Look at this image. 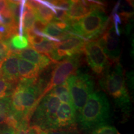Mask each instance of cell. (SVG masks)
Returning <instances> with one entry per match:
<instances>
[{
    "label": "cell",
    "mask_w": 134,
    "mask_h": 134,
    "mask_svg": "<svg viewBox=\"0 0 134 134\" xmlns=\"http://www.w3.org/2000/svg\"><path fill=\"white\" fill-rule=\"evenodd\" d=\"M38 79L19 80L11 96L13 114L19 124L29 122L37 106V100L42 93Z\"/></svg>",
    "instance_id": "cell-1"
},
{
    "label": "cell",
    "mask_w": 134,
    "mask_h": 134,
    "mask_svg": "<svg viewBox=\"0 0 134 134\" xmlns=\"http://www.w3.org/2000/svg\"><path fill=\"white\" fill-rule=\"evenodd\" d=\"M110 117V104L104 93L93 92L86 104L77 114L76 120L80 128L91 131L100 125L108 124Z\"/></svg>",
    "instance_id": "cell-2"
},
{
    "label": "cell",
    "mask_w": 134,
    "mask_h": 134,
    "mask_svg": "<svg viewBox=\"0 0 134 134\" xmlns=\"http://www.w3.org/2000/svg\"><path fill=\"white\" fill-rule=\"evenodd\" d=\"M99 85L109 96L115 99L117 105L127 108L130 104V98L127 91L124 73L119 62L109 65L103 73Z\"/></svg>",
    "instance_id": "cell-3"
},
{
    "label": "cell",
    "mask_w": 134,
    "mask_h": 134,
    "mask_svg": "<svg viewBox=\"0 0 134 134\" xmlns=\"http://www.w3.org/2000/svg\"><path fill=\"white\" fill-rule=\"evenodd\" d=\"M109 18L103 6H100L90 14L70 25V32L85 41L97 37L107 27Z\"/></svg>",
    "instance_id": "cell-4"
},
{
    "label": "cell",
    "mask_w": 134,
    "mask_h": 134,
    "mask_svg": "<svg viewBox=\"0 0 134 134\" xmlns=\"http://www.w3.org/2000/svg\"><path fill=\"white\" fill-rule=\"evenodd\" d=\"M72 104L77 114L86 104L94 90V82L86 73L76 71L67 80Z\"/></svg>",
    "instance_id": "cell-5"
},
{
    "label": "cell",
    "mask_w": 134,
    "mask_h": 134,
    "mask_svg": "<svg viewBox=\"0 0 134 134\" xmlns=\"http://www.w3.org/2000/svg\"><path fill=\"white\" fill-rule=\"evenodd\" d=\"M60 100L49 92L38 103L34 112L32 125L39 127L42 130L55 129L56 115Z\"/></svg>",
    "instance_id": "cell-6"
},
{
    "label": "cell",
    "mask_w": 134,
    "mask_h": 134,
    "mask_svg": "<svg viewBox=\"0 0 134 134\" xmlns=\"http://www.w3.org/2000/svg\"><path fill=\"white\" fill-rule=\"evenodd\" d=\"M79 65V55L67 57L58 62L53 70L49 83L38 98L37 105L43 97L46 96L52 89L66 82L69 77L77 71Z\"/></svg>",
    "instance_id": "cell-7"
},
{
    "label": "cell",
    "mask_w": 134,
    "mask_h": 134,
    "mask_svg": "<svg viewBox=\"0 0 134 134\" xmlns=\"http://www.w3.org/2000/svg\"><path fill=\"white\" fill-rule=\"evenodd\" d=\"M86 42L80 37L72 36L62 41L55 42V49L48 57L53 62H57L64 58L79 55L83 51Z\"/></svg>",
    "instance_id": "cell-8"
},
{
    "label": "cell",
    "mask_w": 134,
    "mask_h": 134,
    "mask_svg": "<svg viewBox=\"0 0 134 134\" xmlns=\"http://www.w3.org/2000/svg\"><path fill=\"white\" fill-rule=\"evenodd\" d=\"M87 62L97 75H102L110 65L106 55L97 41L86 42L83 48Z\"/></svg>",
    "instance_id": "cell-9"
},
{
    "label": "cell",
    "mask_w": 134,
    "mask_h": 134,
    "mask_svg": "<svg viewBox=\"0 0 134 134\" xmlns=\"http://www.w3.org/2000/svg\"><path fill=\"white\" fill-rule=\"evenodd\" d=\"M119 35H117L114 26H111L108 31L104 32L98 42L106 55L109 63L119 62L121 47Z\"/></svg>",
    "instance_id": "cell-10"
},
{
    "label": "cell",
    "mask_w": 134,
    "mask_h": 134,
    "mask_svg": "<svg viewBox=\"0 0 134 134\" xmlns=\"http://www.w3.org/2000/svg\"><path fill=\"white\" fill-rule=\"evenodd\" d=\"M102 5V3L93 1L79 0L70 1V8L68 11V20L69 26H70V25L73 23L83 18L84 17L90 14L93 10Z\"/></svg>",
    "instance_id": "cell-11"
},
{
    "label": "cell",
    "mask_w": 134,
    "mask_h": 134,
    "mask_svg": "<svg viewBox=\"0 0 134 134\" xmlns=\"http://www.w3.org/2000/svg\"><path fill=\"white\" fill-rule=\"evenodd\" d=\"M19 59L16 53L11 52L1 65V77L13 84L19 81Z\"/></svg>",
    "instance_id": "cell-12"
},
{
    "label": "cell",
    "mask_w": 134,
    "mask_h": 134,
    "mask_svg": "<svg viewBox=\"0 0 134 134\" xmlns=\"http://www.w3.org/2000/svg\"><path fill=\"white\" fill-rule=\"evenodd\" d=\"M76 122V113L73 105L62 103L57 113L55 129L73 126L75 125Z\"/></svg>",
    "instance_id": "cell-13"
},
{
    "label": "cell",
    "mask_w": 134,
    "mask_h": 134,
    "mask_svg": "<svg viewBox=\"0 0 134 134\" xmlns=\"http://www.w3.org/2000/svg\"><path fill=\"white\" fill-rule=\"evenodd\" d=\"M14 53H16L19 58L27 60L29 62L36 65L41 70L46 68L50 65H51L53 62L47 56L37 52L31 47H27L26 49Z\"/></svg>",
    "instance_id": "cell-14"
},
{
    "label": "cell",
    "mask_w": 134,
    "mask_h": 134,
    "mask_svg": "<svg viewBox=\"0 0 134 134\" xmlns=\"http://www.w3.org/2000/svg\"><path fill=\"white\" fill-rule=\"evenodd\" d=\"M19 122L13 114L11 96L0 99V125H7L16 130Z\"/></svg>",
    "instance_id": "cell-15"
},
{
    "label": "cell",
    "mask_w": 134,
    "mask_h": 134,
    "mask_svg": "<svg viewBox=\"0 0 134 134\" xmlns=\"http://www.w3.org/2000/svg\"><path fill=\"white\" fill-rule=\"evenodd\" d=\"M18 70L19 80L37 79L41 71L36 65L22 58L19 59Z\"/></svg>",
    "instance_id": "cell-16"
},
{
    "label": "cell",
    "mask_w": 134,
    "mask_h": 134,
    "mask_svg": "<svg viewBox=\"0 0 134 134\" xmlns=\"http://www.w3.org/2000/svg\"><path fill=\"white\" fill-rule=\"evenodd\" d=\"M41 6L34 11L36 18L48 24L54 19L55 6L50 1H40Z\"/></svg>",
    "instance_id": "cell-17"
},
{
    "label": "cell",
    "mask_w": 134,
    "mask_h": 134,
    "mask_svg": "<svg viewBox=\"0 0 134 134\" xmlns=\"http://www.w3.org/2000/svg\"><path fill=\"white\" fill-rule=\"evenodd\" d=\"M36 19V16L34 11L27 4L25 1L24 5L23 18H22V27L23 31H27L32 28L33 24Z\"/></svg>",
    "instance_id": "cell-18"
},
{
    "label": "cell",
    "mask_w": 134,
    "mask_h": 134,
    "mask_svg": "<svg viewBox=\"0 0 134 134\" xmlns=\"http://www.w3.org/2000/svg\"><path fill=\"white\" fill-rule=\"evenodd\" d=\"M50 93L57 97L60 101H62V103L73 105L72 104L69 88H68L66 81L52 89L50 91Z\"/></svg>",
    "instance_id": "cell-19"
},
{
    "label": "cell",
    "mask_w": 134,
    "mask_h": 134,
    "mask_svg": "<svg viewBox=\"0 0 134 134\" xmlns=\"http://www.w3.org/2000/svg\"><path fill=\"white\" fill-rule=\"evenodd\" d=\"M9 47L12 52H16L26 49L29 46V41L26 36L16 35L9 39Z\"/></svg>",
    "instance_id": "cell-20"
},
{
    "label": "cell",
    "mask_w": 134,
    "mask_h": 134,
    "mask_svg": "<svg viewBox=\"0 0 134 134\" xmlns=\"http://www.w3.org/2000/svg\"><path fill=\"white\" fill-rule=\"evenodd\" d=\"M31 46L32 48L37 52L43 53L47 57L52 52L55 48L54 42L50 41L47 39H45L40 44H32L31 45Z\"/></svg>",
    "instance_id": "cell-21"
},
{
    "label": "cell",
    "mask_w": 134,
    "mask_h": 134,
    "mask_svg": "<svg viewBox=\"0 0 134 134\" xmlns=\"http://www.w3.org/2000/svg\"><path fill=\"white\" fill-rule=\"evenodd\" d=\"M41 134H81L77 129L76 125L65 128L42 130Z\"/></svg>",
    "instance_id": "cell-22"
},
{
    "label": "cell",
    "mask_w": 134,
    "mask_h": 134,
    "mask_svg": "<svg viewBox=\"0 0 134 134\" xmlns=\"http://www.w3.org/2000/svg\"><path fill=\"white\" fill-rule=\"evenodd\" d=\"M13 85L14 84L8 81L1 76L0 77V99L11 95L13 91L12 90Z\"/></svg>",
    "instance_id": "cell-23"
},
{
    "label": "cell",
    "mask_w": 134,
    "mask_h": 134,
    "mask_svg": "<svg viewBox=\"0 0 134 134\" xmlns=\"http://www.w3.org/2000/svg\"><path fill=\"white\" fill-rule=\"evenodd\" d=\"M117 130L114 126L109 124L100 125L90 131L89 134H117Z\"/></svg>",
    "instance_id": "cell-24"
},
{
    "label": "cell",
    "mask_w": 134,
    "mask_h": 134,
    "mask_svg": "<svg viewBox=\"0 0 134 134\" xmlns=\"http://www.w3.org/2000/svg\"><path fill=\"white\" fill-rule=\"evenodd\" d=\"M11 52L9 40H3L0 42V65Z\"/></svg>",
    "instance_id": "cell-25"
},
{
    "label": "cell",
    "mask_w": 134,
    "mask_h": 134,
    "mask_svg": "<svg viewBox=\"0 0 134 134\" xmlns=\"http://www.w3.org/2000/svg\"><path fill=\"white\" fill-rule=\"evenodd\" d=\"M47 25V23H44L43 21H41V19L36 18V21L34 23L32 29L35 32H43Z\"/></svg>",
    "instance_id": "cell-26"
},
{
    "label": "cell",
    "mask_w": 134,
    "mask_h": 134,
    "mask_svg": "<svg viewBox=\"0 0 134 134\" xmlns=\"http://www.w3.org/2000/svg\"><path fill=\"white\" fill-rule=\"evenodd\" d=\"M50 2L56 8L66 10L67 11L69 9L70 1H63L62 0V1H51Z\"/></svg>",
    "instance_id": "cell-27"
},
{
    "label": "cell",
    "mask_w": 134,
    "mask_h": 134,
    "mask_svg": "<svg viewBox=\"0 0 134 134\" xmlns=\"http://www.w3.org/2000/svg\"><path fill=\"white\" fill-rule=\"evenodd\" d=\"M0 134H16V129L7 125H0Z\"/></svg>",
    "instance_id": "cell-28"
},
{
    "label": "cell",
    "mask_w": 134,
    "mask_h": 134,
    "mask_svg": "<svg viewBox=\"0 0 134 134\" xmlns=\"http://www.w3.org/2000/svg\"><path fill=\"white\" fill-rule=\"evenodd\" d=\"M45 39H46V38L42 37L37 36L36 35V36L33 37L32 38H29V39L28 40H29V42L30 43V44L32 45V44H40V43L42 42Z\"/></svg>",
    "instance_id": "cell-29"
},
{
    "label": "cell",
    "mask_w": 134,
    "mask_h": 134,
    "mask_svg": "<svg viewBox=\"0 0 134 134\" xmlns=\"http://www.w3.org/2000/svg\"><path fill=\"white\" fill-rule=\"evenodd\" d=\"M41 132L42 130L39 127L31 125L28 129V130L26 134H41Z\"/></svg>",
    "instance_id": "cell-30"
},
{
    "label": "cell",
    "mask_w": 134,
    "mask_h": 134,
    "mask_svg": "<svg viewBox=\"0 0 134 134\" xmlns=\"http://www.w3.org/2000/svg\"><path fill=\"white\" fill-rule=\"evenodd\" d=\"M8 1L0 0V14H1L8 8Z\"/></svg>",
    "instance_id": "cell-31"
},
{
    "label": "cell",
    "mask_w": 134,
    "mask_h": 134,
    "mask_svg": "<svg viewBox=\"0 0 134 134\" xmlns=\"http://www.w3.org/2000/svg\"><path fill=\"white\" fill-rule=\"evenodd\" d=\"M1 41H3V38L2 37V36H0V42H1Z\"/></svg>",
    "instance_id": "cell-32"
},
{
    "label": "cell",
    "mask_w": 134,
    "mask_h": 134,
    "mask_svg": "<svg viewBox=\"0 0 134 134\" xmlns=\"http://www.w3.org/2000/svg\"><path fill=\"white\" fill-rule=\"evenodd\" d=\"M1 76V65H0V77Z\"/></svg>",
    "instance_id": "cell-33"
},
{
    "label": "cell",
    "mask_w": 134,
    "mask_h": 134,
    "mask_svg": "<svg viewBox=\"0 0 134 134\" xmlns=\"http://www.w3.org/2000/svg\"><path fill=\"white\" fill-rule=\"evenodd\" d=\"M117 134H120V133H119V132H117Z\"/></svg>",
    "instance_id": "cell-34"
}]
</instances>
